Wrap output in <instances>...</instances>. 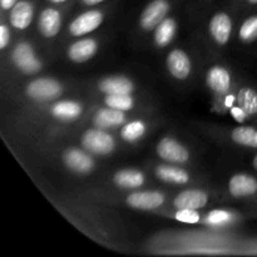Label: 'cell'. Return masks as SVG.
Masks as SVG:
<instances>
[{"mask_svg": "<svg viewBox=\"0 0 257 257\" xmlns=\"http://www.w3.org/2000/svg\"><path fill=\"white\" fill-rule=\"evenodd\" d=\"M82 145L85 150L94 155L105 156L114 150L115 142L114 138L102 128H92L83 135Z\"/></svg>", "mask_w": 257, "mask_h": 257, "instance_id": "cell-1", "label": "cell"}, {"mask_svg": "<svg viewBox=\"0 0 257 257\" xmlns=\"http://www.w3.org/2000/svg\"><path fill=\"white\" fill-rule=\"evenodd\" d=\"M12 60L15 67L25 74H35L42 68V62L38 59L32 45L28 43H19L13 49Z\"/></svg>", "mask_w": 257, "mask_h": 257, "instance_id": "cell-2", "label": "cell"}, {"mask_svg": "<svg viewBox=\"0 0 257 257\" xmlns=\"http://www.w3.org/2000/svg\"><path fill=\"white\" fill-rule=\"evenodd\" d=\"M27 94L37 100L55 99L62 94V85L53 78H38L28 84Z\"/></svg>", "mask_w": 257, "mask_h": 257, "instance_id": "cell-3", "label": "cell"}, {"mask_svg": "<svg viewBox=\"0 0 257 257\" xmlns=\"http://www.w3.org/2000/svg\"><path fill=\"white\" fill-rule=\"evenodd\" d=\"M170 10L167 0H153L143 10L140 19V25L145 30H152L161 24Z\"/></svg>", "mask_w": 257, "mask_h": 257, "instance_id": "cell-4", "label": "cell"}, {"mask_svg": "<svg viewBox=\"0 0 257 257\" xmlns=\"http://www.w3.org/2000/svg\"><path fill=\"white\" fill-rule=\"evenodd\" d=\"M157 155L162 160L173 163H185L190 158L188 151L172 137H165L158 142Z\"/></svg>", "mask_w": 257, "mask_h": 257, "instance_id": "cell-5", "label": "cell"}, {"mask_svg": "<svg viewBox=\"0 0 257 257\" xmlns=\"http://www.w3.org/2000/svg\"><path fill=\"white\" fill-rule=\"evenodd\" d=\"M103 23V14L99 10H89L79 17L75 18L69 25V33L74 37H82V35L89 34L90 32L100 27Z\"/></svg>", "mask_w": 257, "mask_h": 257, "instance_id": "cell-6", "label": "cell"}, {"mask_svg": "<svg viewBox=\"0 0 257 257\" xmlns=\"http://www.w3.org/2000/svg\"><path fill=\"white\" fill-rule=\"evenodd\" d=\"M165 202V196L157 191H143L131 193L127 197V205L136 210H156Z\"/></svg>", "mask_w": 257, "mask_h": 257, "instance_id": "cell-7", "label": "cell"}, {"mask_svg": "<svg viewBox=\"0 0 257 257\" xmlns=\"http://www.w3.org/2000/svg\"><path fill=\"white\" fill-rule=\"evenodd\" d=\"M63 162L69 170L77 173H88L94 167V161L79 148H68L63 153Z\"/></svg>", "mask_w": 257, "mask_h": 257, "instance_id": "cell-8", "label": "cell"}, {"mask_svg": "<svg viewBox=\"0 0 257 257\" xmlns=\"http://www.w3.org/2000/svg\"><path fill=\"white\" fill-rule=\"evenodd\" d=\"M208 30H210L211 37L217 44H227L231 37V32H232V20L226 13H217L211 19L210 24H208Z\"/></svg>", "mask_w": 257, "mask_h": 257, "instance_id": "cell-9", "label": "cell"}, {"mask_svg": "<svg viewBox=\"0 0 257 257\" xmlns=\"http://www.w3.org/2000/svg\"><path fill=\"white\" fill-rule=\"evenodd\" d=\"M167 69L176 79H186L191 73V60L181 49H173L167 57Z\"/></svg>", "mask_w": 257, "mask_h": 257, "instance_id": "cell-10", "label": "cell"}, {"mask_svg": "<svg viewBox=\"0 0 257 257\" xmlns=\"http://www.w3.org/2000/svg\"><path fill=\"white\" fill-rule=\"evenodd\" d=\"M228 191L233 197H247L257 192V180L250 175L238 173L231 177L228 182Z\"/></svg>", "mask_w": 257, "mask_h": 257, "instance_id": "cell-11", "label": "cell"}, {"mask_svg": "<svg viewBox=\"0 0 257 257\" xmlns=\"http://www.w3.org/2000/svg\"><path fill=\"white\" fill-rule=\"evenodd\" d=\"M98 50V44L92 38L73 43L68 49V58L74 63H84L92 59Z\"/></svg>", "mask_w": 257, "mask_h": 257, "instance_id": "cell-12", "label": "cell"}, {"mask_svg": "<svg viewBox=\"0 0 257 257\" xmlns=\"http://www.w3.org/2000/svg\"><path fill=\"white\" fill-rule=\"evenodd\" d=\"M208 202V196L201 190H186L178 193L173 201L175 207L190 208V210H200L203 208Z\"/></svg>", "mask_w": 257, "mask_h": 257, "instance_id": "cell-13", "label": "cell"}, {"mask_svg": "<svg viewBox=\"0 0 257 257\" xmlns=\"http://www.w3.org/2000/svg\"><path fill=\"white\" fill-rule=\"evenodd\" d=\"M38 28L39 32L44 35L45 38H53L59 33L62 28V17L57 9L48 8L44 9L40 14L39 20H38Z\"/></svg>", "mask_w": 257, "mask_h": 257, "instance_id": "cell-14", "label": "cell"}, {"mask_svg": "<svg viewBox=\"0 0 257 257\" xmlns=\"http://www.w3.org/2000/svg\"><path fill=\"white\" fill-rule=\"evenodd\" d=\"M100 92L105 94H131L133 92L132 80L124 75H113L103 78L98 84Z\"/></svg>", "mask_w": 257, "mask_h": 257, "instance_id": "cell-15", "label": "cell"}, {"mask_svg": "<svg viewBox=\"0 0 257 257\" xmlns=\"http://www.w3.org/2000/svg\"><path fill=\"white\" fill-rule=\"evenodd\" d=\"M34 9L29 2H18L10 10L9 22L15 29H27L33 20Z\"/></svg>", "mask_w": 257, "mask_h": 257, "instance_id": "cell-16", "label": "cell"}, {"mask_svg": "<svg viewBox=\"0 0 257 257\" xmlns=\"http://www.w3.org/2000/svg\"><path fill=\"white\" fill-rule=\"evenodd\" d=\"M206 82L210 89L216 93H226L231 87V75L226 68L215 65L208 69L206 75Z\"/></svg>", "mask_w": 257, "mask_h": 257, "instance_id": "cell-17", "label": "cell"}, {"mask_svg": "<svg viewBox=\"0 0 257 257\" xmlns=\"http://www.w3.org/2000/svg\"><path fill=\"white\" fill-rule=\"evenodd\" d=\"M125 120V114L123 110L114 109V108H102L95 113L93 122L98 128L107 130V128L117 127L123 124Z\"/></svg>", "mask_w": 257, "mask_h": 257, "instance_id": "cell-18", "label": "cell"}, {"mask_svg": "<svg viewBox=\"0 0 257 257\" xmlns=\"http://www.w3.org/2000/svg\"><path fill=\"white\" fill-rule=\"evenodd\" d=\"M82 105L74 100H60V102L55 103L52 108L53 115L62 120L77 119L82 114Z\"/></svg>", "mask_w": 257, "mask_h": 257, "instance_id": "cell-19", "label": "cell"}, {"mask_svg": "<svg viewBox=\"0 0 257 257\" xmlns=\"http://www.w3.org/2000/svg\"><path fill=\"white\" fill-rule=\"evenodd\" d=\"M115 185L120 188H137L145 183V176L137 170H120L113 177Z\"/></svg>", "mask_w": 257, "mask_h": 257, "instance_id": "cell-20", "label": "cell"}, {"mask_svg": "<svg viewBox=\"0 0 257 257\" xmlns=\"http://www.w3.org/2000/svg\"><path fill=\"white\" fill-rule=\"evenodd\" d=\"M156 176L165 182L176 183V185H185L190 181V176L185 170L173 166H158L156 168Z\"/></svg>", "mask_w": 257, "mask_h": 257, "instance_id": "cell-21", "label": "cell"}, {"mask_svg": "<svg viewBox=\"0 0 257 257\" xmlns=\"http://www.w3.org/2000/svg\"><path fill=\"white\" fill-rule=\"evenodd\" d=\"M176 30H177V24L175 20L171 18H165L161 24H158V27L156 28L155 43L161 48L167 47L175 38Z\"/></svg>", "mask_w": 257, "mask_h": 257, "instance_id": "cell-22", "label": "cell"}, {"mask_svg": "<svg viewBox=\"0 0 257 257\" xmlns=\"http://www.w3.org/2000/svg\"><path fill=\"white\" fill-rule=\"evenodd\" d=\"M236 102L247 115L257 114V92L250 87H243L238 90Z\"/></svg>", "mask_w": 257, "mask_h": 257, "instance_id": "cell-23", "label": "cell"}, {"mask_svg": "<svg viewBox=\"0 0 257 257\" xmlns=\"http://www.w3.org/2000/svg\"><path fill=\"white\" fill-rule=\"evenodd\" d=\"M231 138L235 143L245 147L257 148V130L253 127H237L231 133Z\"/></svg>", "mask_w": 257, "mask_h": 257, "instance_id": "cell-24", "label": "cell"}, {"mask_svg": "<svg viewBox=\"0 0 257 257\" xmlns=\"http://www.w3.org/2000/svg\"><path fill=\"white\" fill-rule=\"evenodd\" d=\"M146 132L145 123L141 120H133V122L128 123L120 131V136L127 142H135V141L140 140Z\"/></svg>", "mask_w": 257, "mask_h": 257, "instance_id": "cell-25", "label": "cell"}, {"mask_svg": "<svg viewBox=\"0 0 257 257\" xmlns=\"http://www.w3.org/2000/svg\"><path fill=\"white\" fill-rule=\"evenodd\" d=\"M104 103L110 108L119 110H130L133 108V98L131 94H107L104 98Z\"/></svg>", "mask_w": 257, "mask_h": 257, "instance_id": "cell-26", "label": "cell"}, {"mask_svg": "<svg viewBox=\"0 0 257 257\" xmlns=\"http://www.w3.org/2000/svg\"><path fill=\"white\" fill-rule=\"evenodd\" d=\"M238 37L243 42H253L257 39V15L250 17L241 25Z\"/></svg>", "mask_w": 257, "mask_h": 257, "instance_id": "cell-27", "label": "cell"}, {"mask_svg": "<svg viewBox=\"0 0 257 257\" xmlns=\"http://www.w3.org/2000/svg\"><path fill=\"white\" fill-rule=\"evenodd\" d=\"M176 218L181 222L185 223H197L200 221V215L196 212V210H190V208H181L176 213Z\"/></svg>", "mask_w": 257, "mask_h": 257, "instance_id": "cell-28", "label": "cell"}, {"mask_svg": "<svg viewBox=\"0 0 257 257\" xmlns=\"http://www.w3.org/2000/svg\"><path fill=\"white\" fill-rule=\"evenodd\" d=\"M231 220V215L227 211L223 210H213L208 213V221L213 225H221Z\"/></svg>", "mask_w": 257, "mask_h": 257, "instance_id": "cell-29", "label": "cell"}, {"mask_svg": "<svg viewBox=\"0 0 257 257\" xmlns=\"http://www.w3.org/2000/svg\"><path fill=\"white\" fill-rule=\"evenodd\" d=\"M10 40V30L8 29L7 25H0V48L5 49Z\"/></svg>", "mask_w": 257, "mask_h": 257, "instance_id": "cell-30", "label": "cell"}, {"mask_svg": "<svg viewBox=\"0 0 257 257\" xmlns=\"http://www.w3.org/2000/svg\"><path fill=\"white\" fill-rule=\"evenodd\" d=\"M231 114H232V117L240 123H242L243 120L246 119V117H247L245 110H243L242 108L238 107V105L237 107H231Z\"/></svg>", "mask_w": 257, "mask_h": 257, "instance_id": "cell-31", "label": "cell"}, {"mask_svg": "<svg viewBox=\"0 0 257 257\" xmlns=\"http://www.w3.org/2000/svg\"><path fill=\"white\" fill-rule=\"evenodd\" d=\"M18 3V0H0V4L4 10H9Z\"/></svg>", "mask_w": 257, "mask_h": 257, "instance_id": "cell-32", "label": "cell"}, {"mask_svg": "<svg viewBox=\"0 0 257 257\" xmlns=\"http://www.w3.org/2000/svg\"><path fill=\"white\" fill-rule=\"evenodd\" d=\"M104 2V0H83V3H84L85 5H89V7H92V5H95V4H99V3Z\"/></svg>", "mask_w": 257, "mask_h": 257, "instance_id": "cell-33", "label": "cell"}, {"mask_svg": "<svg viewBox=\"0 0 257 257\" xmlns=\"http://www.w3.org/2000/svg\"><path fill=\"white\" fill-rule=\"evenodd\" d=\"M232 102H233V95H228L227 99H226V104H227V107H232Z\"/></svg>", "mask_w": 257, "mask_h": 257, "instance_id": "cell-34", "label": "cell"}, {"mask_svg": "<svg viewBox=\"0 0 257 257\" xmlns=\"http://www.w3.org/2000/svg\"><path fill=\"white\" fill-rule=\"evenodd\" d=\"M252 165H253V167H255V170H257V155L255 156V158H253Z\"/></svg>", "mask_w": 257, "mask_h": 257, "instance_id": "cell-35", "label": "cell"}, {"mask_svg": "<svg viewBox=\"0 0 257 257\" xmlns=\"http://www.w3.org/2000/svg\"><path fill=\"white\" fill-rule=\"evenodd\" d=\"M50 2H53V3H64V2H67V0H50Z\"/></svg>", "mask_w": 257, "mask_h": 257, "instance_id": "cell-36", "label": "cell"}, {"mask_svg": "<svg viewBox=\"0 0 257 257\" xmlns=\"http://www.w3.org/2000/svg\"><path fill=\"white\" fill-rule=\"evenodd\" d=\"M248 3H251V4H257V0H247Z\"/></svg>", "mask_w": 257, "mask_h": 257, "instance_id": "cell-37", "label": "cell"}]
</instances>
